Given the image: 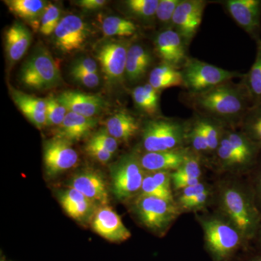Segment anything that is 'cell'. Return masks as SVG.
<instances>
[{
  "label": "cell",
  "instance_id": "cell-1",
  "mask_svg": "<svg viewBox=\"0 0 261 261\" xmlns=\"http://www.w3.org/2000/svg\"><path fill=\"white\" fill-rule=\"evenodd\" d=\"M187 102L199 116L211 118L223 126H240L252 106L242 82H228L198 94H187Z\"/></svg>",
  "mask_w": 261,
  "mask_h": 261
},
{
  "label": "cell",
  "instance_id": "cell-2",
  "mask_svg": "<svg viewBox=\"0 0 261 261\" xmlns=\"http://www.w3.org/2000/svg\"><path fill=\"white\" fill-rule=\"evenodd\" d=\"M217 203L219 214L238 228L247 243L255 240L261 224V213L250 185L233 180L221 182Z\"/></svg>",
  "mask_w": 261,
  "mask_h": 261
},
{
  "label": "cell",
  "instance_id": "cell-3",
  "mask_svg": "<svg viewBox=\"0 0 261 261\" xmlns=\"http://www.w3.org/2000/svg\"><path fill=\"white\" fill-rule=\"evenodd\" d=\"M206 250L213 261H233L248 243L236 226L219 214L197 216Z\"/></svg>",
  "mask_w": 261,
  "mask_h": 261
},
{
  "label": "cell",
  "instance_id": "cell-4",
  "mask_svg": "<svg viewBox=\"0 0 261 261\" xmlns=\"http://www.w3.org/2000/svg\"><path fill=\"white\" fill-rule=\"evenodd\" d=\"M189 128V125L179 120H149L142 129V145L146 152L183 148L187 142Z\"/></svg>",
  "mask_w": 261,
  "mask_h": 261
},
{
  "label": "cell",
  "instance_id": "cell-5",
  "mask_svg": "<svg viewBox=\"0 0 261 261\" xmlns=\"http://www.w3.org/2000/svg\"><path fill=\"white\" fill-rule=\"evenodd\" d=\"M183 86L189 94H198L230 82L243 79L245 73L230 71L197 58H189L181 68Z\"/></svg>",
  "mask_w": 261,
  "mask_h": 261
},
{
  "label": "cell",
  "instance_id": "cell-6",
  "mask_svg": "<svg viewBox=\"0 0 261 261\" xmlns=\"http://www.w3.org/2000/svg\"><path fill=\"white\" fill-rule=\"evenodd\" d=\"M134 209L141 223L159 235L165 234L181 214L176 201L143 195L136 198Z\"/></svg>",
  "mask_w": 261,
  "mask_h": 261
},
{
  "label": "cell",
  "instance_id": "cell-7",
  "mask_svg": "<svg viewBox=\"0 0 261 261\" xmlns=\"http://www.w3.org/2000/svg\"><path fill=\"white\" fill-rule=\"evenodd\" d=\"M20 80L29 88L45 90L58 86L62 78L51 53L45 48H39L22 66Z\"/></svg>",
  "mask_w": 261,
  "mask_h": 261
},
{
  "label": "cell",
  "instance_id": "cell-8",
  "mask_svg": "<svg viewBox=\"0 0 261 261\" xmlns=\"http://www.w3.org/2000/svg\"><path fill=\"white\" fill-rule=\"evenodd\" d=\"M140 156L127 154L112 167L113 192L118 200H126L140 193L146 175Z\"/></svg>",
  "mask_w": 261,
  "mask_h": 261
},
{
  "label": "cell",
  "instance_id": "cell-9",
  "mask_svg": "<svg viewBox=\"0 0 261 261\" xmlns=\"http://www.w3.org/2000/svg\"><path fill=\"white\" fill-rule=\"evenodd\" d=\"M130 45L124 41H108L98 48L96 58L106 80L120 83L126 74L127 54Z\"/></svg>",
  "mask_w": 261,
  "mask_h": 261
},
{
  "label": "cell",
  "instance_id": "cell-10",
  "mask_svg": "<svg viewBox=\"0 0 261 261\" xmlns=\"http://www.w3.org/2000/svg\"><path fill=\"white\" fill-rule=\"evenodd\" d=\"M43 159L47 176L54 177L75 167L79 155L71 142L54 137L44 143Z\"/></svg>",
  "mask_w": 261,
  "mask_h": 261
},
{
  "label": "cell",
  "instance_id": "cell-11",
  "mask_svg": "<svg viewBox=\"0 0 261 261\" xmlns=\"http://www.w3.org/2000/svg\"><path fill=\"white\" fill-rule=\"evenodd\" d=\"M87 23L80 17L68 15L63 17L54 32V42L65 53L80 50L89 36Z\"/></svg>",
  "mask_w": 261,
  "mask_h": 261
},
{
  "label": "cell",
  "instance_id": "cell-12",
  "mask_svg": "<svg viewBox=\"0 0 261 261\" xmlns=\"http://www.w3.org/2000/svg\"><path fill=\"white\" fill-rule=\"evenodd\" d=\"M207 2L203 0H181L172 19L173 29L189 45L202 23Z\"/></svg>",
  "mask_w": 261,
  "mask_h": 261
},
{
  "label": "cell",
  "instance_id": "cell-13",
  "mask_svg": "<svg viewBox=\"0 0 261 261\" xmlns=\"http://www.w3.org/2000/svg\"><path fill=\"white\" fill-rule=\"evenodd\" d=\"M223 3L240 28L255 42L260 39L261 0H226Z\"/></svg>",
  "mask_w": 261,
  "mask_h": 261
},
{
  "label": "cell",
  "instance_id": "cell-14",
  "mask_svg": "<svg viewBox=\"0 0 261 261\" xmlns=\"http://www.w3.org/2000/svg\"><path fill=\"white\" fill-rule=\"evenodd\" d=\"M158 56L166 63L180 69L188 59L186 42L173 29H167L158 34L154 39Z\"/></svg>",
  "mask_w": 261,
  "mask_h": 261
},
{
  "label": "cell",
  "instance_id": "cell-15",
  "mask_svg": "<svg viewBox=\"0 0 261 261\" xmlns=\"http://www.w3.org/2000/svg\"><path fill=\"white\" fill-rule=\"evenodd\" d=\"M92 227L99 236L111 243H123L132 237L119 215L108 205L99 207L95 212Z\"/></svg>",
  "mask_w": 261,
  "mask_h": 261
},
{
  "label": "cell",
  "instance_id": "cell-16",
  "mask_svg": "<svg viewBox=\"0 0 261 261\" xmlns=\"http://www.w3.org/2000/svg\"><path fill=\"white\" fill-rule=\"evenodd\" d=\"M191 152L186 147L163 152H145L140 156V161L146 172L175 171L181 167Z\"/></svg>",
  "mask_w": 261,
  "mask_h": 261
},
{
  "label": "cell",
  "instance_id": "cell-17",
  "mask_svg": "<svg viewBox=\"0 0 261 261\" xmlns=\"http://www.w3.org/2000/svg\"><path fill=\"white\" fill-rule=\"evenodd\" d=\"M70 188L75 189L94 204L107 205L109 195L106 183L100 173L85 171L78 173L70 182Z\"/></svg>",
  "mask_w": 261,
  "mask_h": 261
},
{
  "label": "cell",
  "instance_id": "cell-18",
  "mask_svg": "<svg viewBox=\"0 0 261 261\" xmlns=\"http://www.w3.org/2000/svg\"><path fill=\"white\" fill-rule=\"evenodd\" d=\"M68 112L94 118L106 107V101L95 94L83 93L76 91H65L58 97Z\"/></svg>",
  "mask_w": 261,
  "mask_h": 261
},
{
  "label": "cell",
  "instance_id": "cell-19",
  "mask_svg": "<svg viewBox=\"0 0 261 261\" xmlns=\"http://www.w3.org/2000/svg\"><path fill=\"white\" fill-rule=\"evenodd\" d=\"M12 99L24 116L39 129L47 126V101L24 93L18 89L10 90Z\"/></svg>",
  "mask_w": 261,
  "mask_h": 261
},
{
  "label": "cell",
  "instance_id": "cell-20",
  "mask_svg": "<svg viewBox=\"0 0 261 261\" xmlns=\"http://www.w3.org/2000/svg\"><path fill=\"white\" fill-rule=\"evenodd\" d=\"M32 34L23 24L15 22L5 33V51L10 63L20 61L27 53L31 43Z\"/></svg>",
  "mask_w": 261,
  "mask_h": 261
},
{
  "label": "cell",
  "instance_id": "cell-21",
  "mask_svg": "<svg viewBox=\"0 0 261 261\" xmlns=\"http://www.w3.org/2000/svg\"><path fill=\"white\" fill-rule=\"evenodd\" d=\"M94 118H87L76 113L68 112L64 121L58 126L55 137L72 142L87 137L97 125Z\"/></svg>",
  "mask_w": 261,
  "mask_h": 261
},
{
  "label": "cell",
  "instance_id": "cell-22",
  "mask_svg": "<svg viewBox=\"0 0 261 261\" xmlns=\"http://www.w3.org/2000/svg\"><path fill=\"white\" fill-rule=\"evenodd\" d=\"M152 56L144 46L132 44L128 48L125 76L130 83L140 82L144 78L152 63Z\"/></svg>",
  "mask_w": 261,
  "mask_h": 261
},
{
  "label": "cell",
  "instance_id": "cell-23",
  "mask_svg": "<svg viewBox=\"0 0 261 261\" xmlns=\"http://www.w3.org/2000/svg\"><path fill=\"white\" fill-rule=\"evenodd\" d=\"M108 133L117 140L128 142L140 129V122L126 111L114 113L106 121Z\"/></svg>",
  "mask_w": 261,
  "mask_h": 261
},
{
  "label": "cell",
  "instance_id": "cell-24",
  "mask_svg": "<svg viewBox=\"0 0 261 261\" xmlns=\"http://www.w3.org/2000/svg\"><path fill=\"white\" fill-rule=\"evenodd\" d=\"M225 135L231 145L241 156L248 171L253 170L258 164L260 149L241 130H225Z\"/></svg>",
  "mask_w": 261,
  "mask_h": 261
},
{
  "label": "cell",
  "instance_id": "cell-25",
  "mask_svg": "<svg viewBox=\"0 0 261 261\" xmlns=\"http://www.w3.org/2000/svg\"><path fill=\"white\" fill-rule=\"evenodd\" d=\"M8 9L19 18L28 22L34 28H40L41 19L48 5L42 0H8Z\"/></svg>",
  "mask_w": 261,
  "mask_h": 261
},
{
  "label": "cell",
  "instance_id": "cell-26",
  "mask_svg": "<svg viewBox=\"0 0 261 261\" xmlns=\"http://www.w3.org/2000/svg\"><path fill=\"white\" fill-rule=\"evenodd\" d=\"M148 83L161 92L163 89L183 86V78L181 70L162 63L151 70Z\"/></svg>",
  "mask_w": 261,
  "mask_h": 261
},
{
  "label": "cell",
  "instance_id": "cell-27",
  "mask_svg": "<svg viewBox=\"0 0 261 261\" xmlns=\"http://www.w3.org/2000/svg\"><path fill=\"white\" fill-rule=\"evenodd\" d=\"M256 55L251 68L242 79L252 106L261 105V39L256 42Z\"/></svg>",
  "mask_w": 261,
  "mask_h": 261
},
{
  "label": "cell",
  "instance_id": "cell-28",
  "mask_svg": "<svg viewBox=\"0 0 261 261\" xmlns=\"http://www.w3.org/2000/svg\"><path fill=\"white\" fill-rule=\"evenodd\" d=\"M132 98L137 109L149 116L159 111L160 92L149 83L136 87L132 91Z\"/></svg>",
  "mask_w": 261,
  "mask_h": 261
},
{
  "label": "cell",
  "instance_id": "cell-29",
  "mask_svg": "<svg viewBox=\"0 0 261 261\" xmlns=\"http://www.w3.org/2000/svg\"><path fill=\"white\" fill-rule=\"evenodd\" d=\"M215 152L220 167L225 171H238L240 172L248 171L241 156L233 148L225 135V132L221 143Z\"/></svg>",
  "mask_w": 261,
  "mask_h": 261
},
{
  "label": "cell",
  "instance_id": "cell-30",
  "mask_svg": "<svg viewBox=\"0 0 261 261\" xmlns=\"http://www.w3.org/2000/svg\"><path fill=\"white\" fill-rule=\"evenodd\" d=\"M240 126V130L259 147L261 152V105L250 108Z\"/></svg>",
  "mask_w": 261,
  "mask_h": 261
},
{
  "label": "cell",
  "instance_id": "cell-31",
  "mask_svg": "<svg viewBox=\"0 0 261 261\" xmlns=\"http://www.w3.org/2000/svg\"><path fill=\"white\" fill-rule=\"evenodd\" d=\"M195 121L205 136L210 152H216L224 136V126L219 122L199 115L196 117Z\"/></svg>",
  "mask_w": 261,
  "mask_h": 261
},
{
  "label": "cell",
  "instance_id": "cell-32",
  "mask_svg": "<svg viewBox=\"0 0 261 261\" xmlns=\"http://www.w3.org/2000/svg\"><path fill=\"white\" fill-rule=\"evenodd\" d=\"M102 29L106 37H130L137 32V27L134 22L121 17L109 16L104 19Z\"/></svg>",
  "mask_w": 261,
  "mask_h": 261
},
{
  "label": "cell",
  "instance_id": "cell-33",
  "mask_svg": "<svg viewBox=\"0 0 261 261\" xmlns=\"http://www.w3.org/2000/svg\"><path fill=\"white\" fill-rule=\"evenodd\" d=\"M159 0H128L125 3L130 14L143 20L155 16Z\"/></svg>",
  "mask_w": 261,
  "mask_h": 261
},
{
  "label": "cell",
  "instance_id": "cell-34",
  "mask_svg": "<svg viewBox=\"0 0 261 261\" xmlns=\"http://www.w3.org/2000/svg\"><path fill=\"white\" fill-rule=\"evenodd\" d=\"M61 12L56 5L49 3L43 13L41 19L40 32L43 35L49 36L54 34L61 20Z\"/></svg>",
  "mask_w": 261,
  "mask_h": 261
},
{
  "label": "cell",
  "instance_id": "cell-35",
  "mask_svg": "<svg viewBox=\"0 0 261 261\" xmlns=\"http://www.w3.org/2000/svg\"><path fill=\"white\" fill-rule=\"evenodd\" d=\"M47 101V126H59L64 121L68 111L58 97H49Z\"/></svg>",
  "mask_w": 261,
  "mask_h": 261
},
{
  "label": "cell",
  "instance_id": "cell-36",
  "mask_svg": "<svg viewBox=\"0 0 261 261\" xmlns=\"http://www.w3.org/2000/svg\"><path fill=\"white\" fill-rule=\"evenodd\" d=\"M140 195L152 196V197H159L163 200L174 202L173 193L171 192L164 190L154 181L152 174L147 173L144 178Z\"/></svg>",
  "mask_w": 261,
  "mask_h": 261
},
{
  "label": "cell",
  "instance_id": "cell-37",
  "mask_svg": "<svg viewBox=\"0 0 261 261\" xmlns=\"http://www.w3.org/2000/svg\"><path fill=\"white\" fill-rule=\"evenodd\" d=\"M187 142L191 145L192 149L195 153L201 154L210 152L205 136L195 121H193L189 128Z\"/></svg>",
  "mask_w": 261,
  "mask_h": 261
},
{
  "label": "cell",
  "instance_id": "cell-38",
  "mask_svg": "<svg viewBox=\"0 0 261 261\" xmlns=\"http://www.w3.org/2000/svg\"><path fill=\"white\" fill-rule=\"evenodd\" d=\"M175 171L180 174L190 176V177L201 179L202 176V170L200 158L196 155L195 152H192L185 160L181 167Z\"/></svg>",
  "mask_w": 261,
  "mask_h": 261
},
{
  "label": "cell",
  "instance_id": "cell-39",
  "mask_svg": "<svg viewBox=\"0 0 261 261\" xmlns=\"http://www.w3.org/2000/svg\"><path fill=\"white\" fill-rule=\"evenodd\" d=\"M181 0H159L155 17L161 23L172 25V19Z\"/></svg>",
  "mask_w": 261,
  "mask_h": 261
},
{
  "label": "cell",
  "instance_id": "cell-40",
  "mask_svg": "<svg viewBox=\"0 0 261 261\" xmlns=\"http://www.w3.org/2000/svg\"><path fill=\"white\" fill-rule=\"evenodd\" d=\"M95 205L92 201L87 200L74 205L67 206L63 209L72 219L83 221L88 217L91 213L93 212Z\"/></svg>",
  "mask_w": 261,
  "mask_h": 261
},
{
  "label": "cell",
  "instance_id": "cell-41",
  "mask_svg": "<svg viewBox=\"0 0 261 261\" xmlns=\"http://www.w3.org/2000/svg\"><path fill=\"white\" fill-rule=\"evenodd\" d=\"M209 190H211L210 186L207 184L201 181L200 183L194 185V186L189 187L187 188L179 190V191H178L176 204L179 207L180 206L183 205L188 201L191 200L196 196L200 195V194L203 193V192Z\"/></svg>",
  "mask_w": 261,
  "mask_h": 261
},
{
  "label": "cell",
  "instance_id": "cell-42",
  "mask_svg": "<svg viewBox=\"0 0 261 261\" xmlns=\"http://www.w3.org/2000/svg\"><path fill=\"white\" fill-rule=\"evenodd\" d=\"M212 190H209L207 191L196 196L191 200L188 201L183 205L180 206L179 209L181 213L185 212H196L202 210V208L207 205L212 197Z\"/></svg>",
  "mask_w": 261,
  "mask_h": 261
},
{
  "label": "cell",
  "instance_id": "cell-43",
  "mask_svg": "<svg viewBox=\"0 0 261 261\" xmlns=\"http://www.w3.org/2000/svg\"><path fill=\"white\" fill-rule=\"evenodd\" d=\"M91 140L100 145L111 154H115L118 149V140L112 137L106 128H102L92 136Z\"/></svg>",
  "mask_w": 261,
  "mask_h": 261
},
{
  "label": "cell",
  "instance_id": "cell-44",
  "mask_svg": "<svg viewBox=\"0 0 261 261\" xmlns=\"http://www.w3.org/2000/svg\"><path fill=\"white\" fill-rule=\"evenodd\" d=\"M85 149L89 156L101 163L109 162L113 155L111 152L91 140L87 142Z\"/></svg>",
  "mask_w": 261,
  "mask_h": 261
},
{
  "label": "cell",
  "instance_id": "cell-45",
  "mask_svg": "<svg viewBox=\"0 0 261 261\" xmlns=\"http://www.w3.org/2000/svg\"><path fill=\"white\" fill-rule=\"evenodd\" d=\"M70 74L75 82L88 88H94L99 84V77L98 73L80 71V70H70Z\"/></svg>",
  "mask_w": 261,
  "mask_h": 261
},
{
  "label": "cell",
  "instance_id": "cell-46",
  "mask_svg": "<svg viewBox=\"0 0 261 261\" xmlns=\"http://www.w3.org/2000/svg\"><path fill=\"white\" fill-rule=\"evenodd\" d=\"M171 178H172V186L176 191H179L187 187L194 186L202 181L199 178H192L185 175L180 174L176 171H172Z\"/></svg>",
  "mask_w": 261,
  "mask_h": 261
},
{
  "label": "cell",
  "instance_id": "cell-47",
  "mask_svg": "<svg viewBox=\"0 0 261 261\" xmlns=\"http://www.w3.org/2000/svg\"><path fill=\"white\" fill-rule=\"evenodd\" d=\"M70 70H80V71L89 72L97 73L98 67L97 62L89 58H82L76 60L72 65Z\"/></svg>",
  "mask_w": 261,
  "mask_h": 261
},
{
  "label": "cell",
  "instance_id": "cell-48",
  "mask_svg": "<svg viewBox=\"0 0 261 261\" xmlns=\"http://www.w3.org/2000/svg\"><path fill=\"white\" fill-rule=\"evenodd\" d=\"M172 171H157V172L150 173L152 174L154 181L167 191L172 192V178H171Z\"/></svg>",
  "mask_w": 261,
  "mask_h": 261
},
{
  "label": "cell",
  "instance_id": "cell-49",
  "mask_svg": "<svg viewBox=\"0 0 261 261\" xmlns=\"http://www.w3.org/2000/svg\"><path fill=\"white\" fill-rule=\"evenodd\" d=\"M255 168V173L250 186L252 187L257 207L261 213V164L258 163Z\"/></svg>",
  "mask_w": 261,
  "mask_h": 261
},
{
  "label": "cell",
  "instance_id": "cell-50",
  "mask_svg": "<svg viewBox=\"0 0 261 261\" xmlns=\"http://www.w3.org/2000/svg\"><path fill=\"white\" fill-rule=\"evenodd\" d=\"M106 0H81L77 2V5L82 9L86 10H96L100 9L106 5Z\"/></svg>",
  "mask_w": 261,
  "mask_h": 261
},
{
  "label": "cell",
  "instance_id": "cell-51",
  "mask_svg": "<svg viewBox=\"0 0 261 261\" xmlns=\"http://www.w3.org/2000/svg\"><path fill=\"white\" fill-rule=\"evenodd\" d=\"M255 240H256L257 246H258L259 249H260L261 251V224L260 228H259L258 231H257L256 238H255Z\"/></svg>",
  "mask_w": 261,
  "mask_h": 261
},
{
  "label": "cell",
  "instance_id": "cell-52",
  "mask_svg": "<svg viewBox=\"0 0 261 261\" xmlns=\"http://www.w3.org/2000/svg\"><path fill=\"white\" fill-rule=\"evenodd\" d=\"M245 261H261V251L260 253L252 255V256L249 257V258H247Z\"/></svg>",
  "mask_w": 261,
  "mask_h": 261
},
{
  "label": "cell",
  "instance_id": "cell-53",
  "mask_svg": "<svg viewBox=\"0 0 261 261\" xmlns=\"http://www.w3.org/2000/svg\"><path fill=\"white\" fill-rule=\"evenodd\" d=\"M2 261H3V260H2Z\"/></svg>",
  "mask_w": 261,
  "mask_h": 261
}]
</instances>
